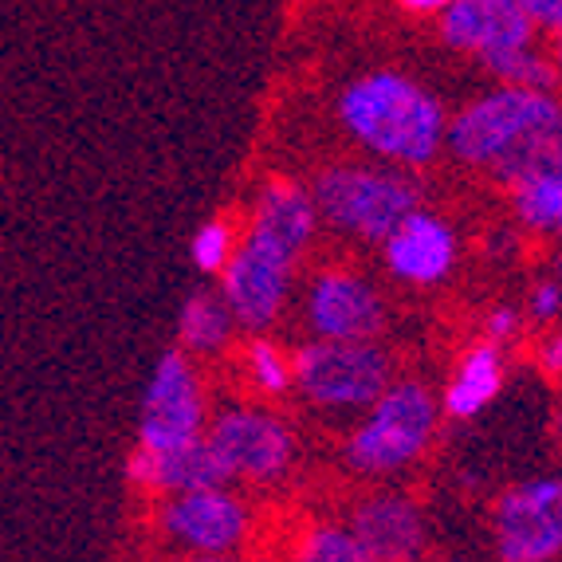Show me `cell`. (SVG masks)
Listing matches in <instances>:
<instances>
[{"label":"cell","mask_w":562,"mask_h":562,"mask_svg":"<svg viewBox=\"0 0 562 562\" xmlns=\"http://www.w3.org/2000/svg\"><path fill=\"white\" fill-rule=\"evenodd\" d=\"M394 382V358L378 342L311 338L295 350V390L323 413H366Z\"/></svg>","instance_id":"5"},{"label":"cell","mask_w":562,"mask_h":562,"mask_svg":"<svg viewBox=\"0 0 562 562\" xmlns=\"http://www.w3.org/2000/svg\"><path fill=\"white\" fill-rule=\"evenodd\" d=\"M295 256L283 252L280 244L263 240L256 233H244L233 263L221 276V295L233 307L236 323L248 335H263L280 323L288 307L291 283H295Z\"/></svg>","instance_id":"8"},{"label":"cell","mask_w":562,"mask_h":562,"mask_svg":"<svg viewBox=\"0 0 562 562\" xmlns=\"http://www.w3.org/2000/svg\"><path fill=\"white\" fill-rule=\"evenodd\" d=\"M209 445L228 476L240 484H280L295 464V437L288 422L263 405H225L209 422Z\"/></svg>","instance_id":"6"},{"label":"cell","mask_w":562,"mask_h":562,"mask_svg":"<svg viewBox=\"0 0 562 562\" xmlns=\"http://www.w3.org/2000/svg\"><path fill=\"white\" fill-rule=\"evenodd\" d=\"M295 562H374L350 524H315L303 531Z\"/></svg>","instance_id":"22"},{"label":"cell","mask_w":562,"mask_h":562,"mask_svg":"<svg viewBox=\"0 0 562 562\" xmlns=\"http://www.w3.org/2000/svg\"><path fill=\"white\" fill-rule=\"evenodd\" d=\"M499 390H504V347L492 342V338H480L476 347H469L460 355L449 382H445L441 390L445 417H452V422L480 417L499 397Z\"/></svg>","instance_id":"17"},{"label":"cell","mask_w":562,"mask_h":562,"mask_svg":"<svg viewBox=\"0 0 562 562\" xmlns=\"http://www.w3.org/2000/svg\"><path fill=\"white\" fill-rule=\"evenodd\" d=\"M244 374L256 394L283 397L288 390H295V355H288L272 338L252 335V342L244 347Z\"/></svg>","instance_id":"20"},{"label":"cell","mask_w":562,"mask_h":562,"mask_svg":"<svg viewBox=\"0 0 562 562\" xmlns=\"http://www.w3.org/2000/svg\"><path fill=\"white\" fill-rule=\"evenodd\" d=\"M527 12H531V20L539 24L543 32H562V0H519Z\"/></svg>","instance_id":"27"},{"label":"cell","mask_w":562,"mask_h":562,"mask_svg":"<svg viewBox=\"0 0 562 562\" xmlns=\"http://www.w3.org/2000/svg\"><path fill=\"white\" fill-rule=\"evenodd\" d=\"M457 228L429 209H413L382 240V260L390 276L397 283H409V288H432V283L449 280V272L457 268Z\"/></svg>","instance_id":"13"},{"label":"cell","mask_w":562,"mask_h":562,"mask_svg":"<svg viewBox=\"0 0 562 562\" xmlns=\"http://www.w3.org/2000/svg\"><path fill=\"white\" fill-rule=\"evenodd\" d=\"M323 225L362 244H382L413 209H422L417 181L397 166H327L311 181Z\"/></svg>","instance_id":"4"},{"label":"cell","mask_w":562,"mask_h":562,"mask_svg":"<svg viewBox=\"0 0 562 562\" xmlns=\"http://www.w3.org/2000/svg\"><path fill=\"white\" fill-rule=\"evenodd\" d=\"M186 562H240V559H233V554H189Z\"/></svg>","instance_id":"29"},{"label":"cell","mask_w":562,"mask_h":562,"mask_svg":"<svg viewBox=\"0 0 562 562\" xmlns=\"http://www.w3.org/2000/svg\"><path fill=\"white\" fill-rule=\"evenodd\" d=\"M347 524L358 531L374 562H425L429 554L425 512L405 492H370L355 504Z\"/></svg>","instance_id":"14"},{"label":"cell","mask_w":562,"mask_h":562,"mask_svg":"<svg viewBox=\"0 0 562 562\" xmlns=\"http://www.w3.org/2000/svg\"><path fill=\"white\" fill-rule=\"evenodd\" d=\"M126 476H131V484L146 487V492H161V496H181V492L233 484V476L221 464L209 437L178 445V449H146V445H138L126 457Z\"/></svg>","instance_id":"15"},{"label":"cell","mask_w":562,"mask_h":562,"mask_svg":"<svg viewBox=\"0 0 562 562\" xmlns=\"http://www.w3.org/2000/svg\"><path fill=\"white\" fill-rule=\"evenodd\" d=\"M319 225H323V213L315 205L311 186H300V181H288V178L263 181L252 209H248V233L280 244L283 252H291L295 260L311 248Z\"/></svg>","instance_id":"16"},{"label":"cell","mask_w":562,"mask_h":562,"mask_svg":"<svg viewBox=\"0 0 562 562\" xmlns=\"http://www.w3.org/2000/svg\"><path fill=\"white\" fill-rule=\"evenodd\" d=\"M338 126L366 154L397 169H422L449 150V122L441 99L402 71H366L338 91Z\"/></svg>","instance_id":"2"},{"label":"cell","mask_w":562,"mask_h":562,"mask_svg":"<svg viewBox=\"0 0 562 562\" xmlns=\"http://www.w3.org/2000/svg\"><path fill=\"white\" fill-rule=\"evenodd\" d=\"M402 4V12H409V16H437L441 20L445 12H449L452 0H397Z\"/></svg>","instance_id":"28"},{"label":"cell","mask_w":562,"mask_h":562,"mask_svg":"<svg viewBox=\"0 0 562 562\" xmlns=\"http://www.w3.org/2000/svg\"><path fill=\"white\" fill-rule=\"evenodd\" d=\"M303 327L330 342H378L385 330V300L366 276L323 268L303 291Z\"/></svg>","instance_id":"10"},{"label":"cell","mask_w":562,"mask_h":562,"mask_svg":"<svg viewBox=\"0 0 562 562\" xmlns=\"http://www.w3.org/2000/svg\"><path fill=\"white\" fill-rule=\"evenodd\" d=\"M236 327H240V323H236L233 307H228V300L221 291H193V295L181 303L178 338H181V350H189L193 358L225 355Z\"/></svg>","instance_id":"18"},{"label":"cell","mask_w":562,"mask_h":562,"mask_svg":"<svg viewBox=\"0 0 562 562\" xmlns=\"http://www.w3.org/2000/svg\"><path fill=\"white\" fill-rule=\"evenodd\" d=\"M209 432V405L189 350H166L154 366L138 413V445L178 449Z\"/></svg>","instance_id":"7"},{"label":"cell","mask_w":562,"mask_h":562,"mask_svg":"<svg viewBox=\"0 0 562 562\" xmlns=\"http://www.w3.org/2000/svg\"><path fill=\"white\" fill-rule=\"evenodd\" d=\"M441 417V397L417 378H402L358 417L342 457L358 476H394L425 457Z\"/></svg>","instance_id":"3"},{"label":"cell","mask_w":562,"mask_h":562,"mask_svg":"<svg viewBox=\"0 0 562 562\" xmlns=\"http://www.w3.org/2000/svg\"><path fill=\"white\" fill-rule=\"evenodd\" d=\"M562 476L512 484L492 507L496 562H551L562 551Z\"/></svg>","instance_id":"9"},{"label":"cell","mask_w":562,"mask_h":562,"mask_svg":"<svg viewBox=\"0 0 562 562\" xmlns=\"http://www.w3.org/2000/svg\"><path fill=\"white\" fill-rule=\"evenodd\" d=\"M429 562H472V559H457V554H445V559H429Z\"/></svg>","instance_id":"31"},{"label":"cell","mask_w":562,"mask_h":562,"mask_svg":"<svg viewBox=\"0 0 562 562\" xmlns=\"http://www.w3.org/2000/svg\"><path fill=\"white\" fill-rule=\"evenodd\" d=\"M559 519H562V504H559Z\"/></svg>","instance_id":"33"},{"label":"cell","mask_w":562,"mask_h":562,"mask_svg":"<svg viewBox=\"0 0 562 562\" xmlns=\"http://www.w3.org/2000/svg\"><path fill=\"white\" fill-rule=\"evenodd\" d=\"M158 527L169 543L189 554H233L248 543L252 512L228 484L201 487L166 496L158 512Z\"/></svg>","instance_id":"11"},{"label":"cell","mask_w":562,"mask_h":562,"mask_svg":"<svg viewBox=\"0 0 562 562\" xmlns=\"http://www.w3.org/2000/svg\"><path fill=\"white\" fill-rule=\"evenodd\" d=\"M449 154L507 189L562 173V103L551 91L496 83L452 114Z\"/></svg>","instance_id":"1"},{"label":"cell","mask_w":562,"mask_h":562,"mask_svg":"<svg viewBox=\"0 0 562 562\" xmlns=\"http://www.w3.org/2000/svg\"><path fill=\"white\" fill-rule=\"evenodd\" d=\"M240 240H244V233H236V225L228 216H213L209 225H201L198 233H193V244H189L193 268H198L201 276H225V268L233 263Z\"/></svg>","instance_id":"23"},{"label":"cell","mask_w":562,"mask_h":562,"mask_svg":"<svg viewBox=\"0 0 562 562\" xmlns=\"http://www.w3.org/2000/svg\"><path fill=\"white\" fill-rule=\"evenodd\" d=\"M551 56H554V67H559V76H562V32H554Z\"/></svg>","instance_id":"30"},{"label":"cell","mask_w":562,"mask_h":562,"mask_svg":"<svg viewBox=\"0 0 562 562\" xmlns=\"http://www.w3.org/2000/svg\"><path fill=\"white\" fill-rule=\"evenodd\" d=\"M480 67H484L499 87H527V91H551L554 79H562L559 67H554V56H543L535 44L504 52V56H492Z\"/></svg>","instance_id":"21"},{"label":"cell","mask_w":562,"mask_h":562,"mask_svg":"<svg viewBox=\"0 0 562 562\" xmlns=\"http://www.w3.org/2000/svg\"><path fill=\"white\" fill-rule=\"evenodd\" d=\"M441 40L452 52H464L476 64L539 40V24L519 0H452L441 20Z\"/></svg>","instance_id":"12"},{"label":"cell","mask_w":562,"mask_h":562,"mask_svg":"<svg viewBox=\"0 0 562 562\" xmlns=\"http://www.w3.org/2000/svg\"><path fill=\"white\" fill-rule=\"evenodd\" d=\"M551 276H554V280L562 283V256H559V260H554V272H551Z\"/></svg>","instance_id":"32"},{"label":"cell","mask_w":562,"mask_h":562,"mask_svg":"<svg viewBox=\"0 0 562 562\" xmlns=\"http://www.w3.org/2000/svg\"><path fill=\"white\" fill-rule=\"evenodd\" d=\"M507 193H512V213H516L519 225L562 240V173L527 178Z\"/></svg>","instance_id":"19"},{"label":"cell","mask_w":562,"mask_h":562,"mask_svg":"<svg viewBox=\"0 0 562 562\" xmlns=\"http://www.w3.org/2000/svg\"><path fill=\"white\" fill-rule=\"evenodd\" d=\"M524 315H527V311L512 307V303H499V307H492L484 315V338H492V342L507 347V342H512V338H519V330H524Z\"/></svg>","instance_id":"25"},{"label":"cell","mask_w":562,"mask_h":562,"mask_svg":"<svg viewBox=\"0 0 562 562\" xmlns=\"http://www.w3.org/2000/svg\"><path fill=\"white\" fill-rule=\"evenodd\" d=\"M527 319L543 323V327L562 319V283L554 276H547V280H539L531 288V295H527Z\"/></svg>","instance_id":"24"},{"label":"cell","mask_w":562,"mask_h":562,"mask_svg":"<svg viewBox=\"0 0 562 562\" xmlns=\"http://www.w3.org/2000/svg\"><path fill=\"white\" fill-rule=\"evenodd\" d=\"M535 362H539V370H543L547 378L562 382V327L547 330V335L535 342Z\"/></svg>","instance_id":"26"}]
</instances>
